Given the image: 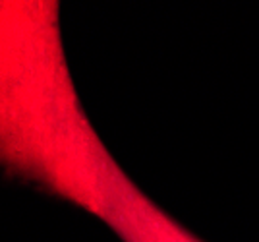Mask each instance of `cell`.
Masks as SVG:
<instances>
[{
  "label": "cell",
  "mask_w": 259,
  "mask_h": 242,
  "mask_svg": "<svg viewBox=\"0 0 259 242\" xmlns=\"http://www.w3.org/2000/svg\"><path fill=\"white\" fill-rule=\"evenodd\" d=\"M62 198L95 215L122 242H205L155 204L101 143Z\"/></svg>",
  "instance_id": "cell-1"
}]
</instances>
